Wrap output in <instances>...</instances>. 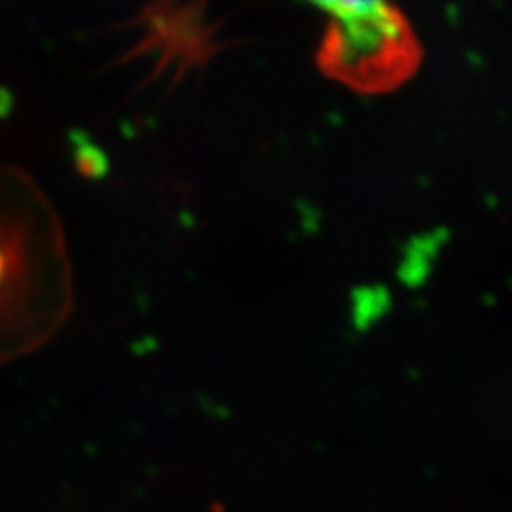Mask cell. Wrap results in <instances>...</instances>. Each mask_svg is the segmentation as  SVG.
Listing matches in <instances>:
<instances>
[{
  "label": "cell",
  "mask_w": 512,
  "mask_h": 512,
  "mask_svg": "<svg viewBox=\"0 0 512 512\" xmlns=\"http://www.w3.org/2000/svg\"><path fill=\"white\" fill-rule=\"evenodd\" d=\"M414 29L399 8L389 4L370 18L327 25L317 63L323 73L361 93L395 90L420 65Z\"/></svg>",
  "instance_id": "cell-2"
},
{
  "label": "cell",
  "mask_w": 512,
  "mask_h": 512,
  "mask_svg": "<svg viewBox=\"0 0 512 512\" xmlns=\"http://www.w3.org/2000/svg\"><path fill=\"white\" fill-rule=\"evenodd\" d=\"M4 99H6V97H4V92L0 90V114H4V110H6V103H4Z\"/></svg>",
  "instance_id": "cell-4"
},
{
  "label": "cell",
  "mask_w": 512,
  "mask_h": 512,
  "mask_svg": "<svg viewBox=\"0 0 512 512\" xmlns=\"http://www.w3.org/2000/svg\"><path fill=\"white\" fill-rule=\"evenodd\" d=\"M69 302L63 236L35 183L0 167V363L40 346Z\"/></svg>",
  "instance_id": "cell-1"
},
{
  "label": "cell",
  "mask_w": 512,
  "mask_h": 512,
  "mask_svg": "<svg viewBox=\"0 0 512 512\" xmlns=\"http://www.w3.org/2000/svg\"><path fill=\"white\" fill-rule=\"evenodd\" d=\"M329 16L327 25H344L370 18L385 10L391 2L387 0H308Z\"/></svg>",
  "instance_id": "cell-3"
}]
</instances>
